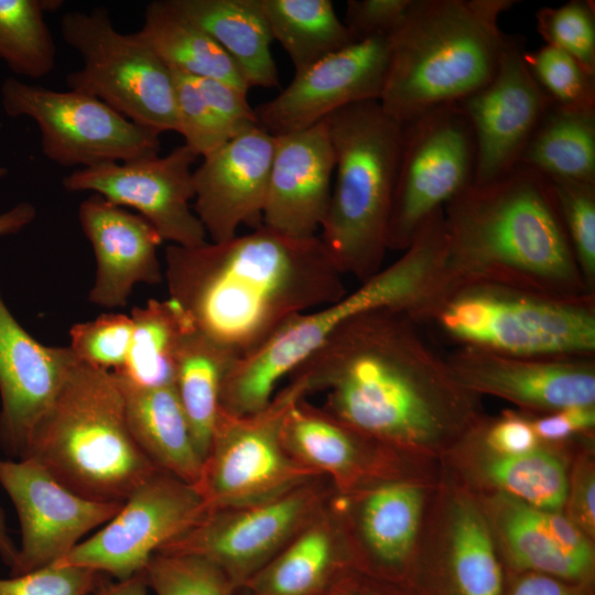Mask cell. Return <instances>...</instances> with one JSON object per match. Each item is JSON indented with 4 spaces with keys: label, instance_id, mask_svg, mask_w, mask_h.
I'll use <instances>...</instances> for the list:
<instances>
[{
    "label": "cell",
    "instance_id": "6da1fadb",
    "mask_svg": "<svg viewBox=\"0 0 595 595\" xmlns=\"http://www.w3.org/2000/svg\"><path fill=\"white\" fill-rule=\"evenodd\" d=\"M291 376L309 393L325 391L327 413L383 446L439 448L484 421L478 396L400 310L349 318Z\"/></svg>",
    "mask_w": 595,
    "mask_h": 595
},
{
    "label": "cell",
    "instance_id": "7a4b0ae2",
    "mask_svg": "<svg viewBox=\"0 0 595 595\" xmlns=\"http://www.w3.org/2000/svg\"><path fill=\"white\" fill-rule=\"evenodd\" d=\"M320 237L294 238L263 225L185 248L167 245L163 278L193 328L246 357L293 317L347 291Z\"/></svg>",
    "mask_w": 595,
    "mask_h": 595
},
{
    "label": "cell",
    "instance_id": "3957f363",
    "mask_svg": "<svg viewBox=\"0 0 595 595\" xmlns=\"http://www.w3.org/2000/svg\"><path fill=\"white\" fill-rule=\"evenodd\" d=\"M443 217L446 252L437 310L453 293L476 286L555 299L595 295L575 260L553 185L536 170L518 164L493 181L470 184L445 204Z\"/></svg>",
    "mask_w": 595,
    "mask_h": 595
},
{
    "label": "cell",
    "instance_id": "277c9868",
    "mask_svg": "<svg viewBox=\"0 0 595 595\" xmlns=\"http://www.w3.org/2000/svg\"><path fill=\"white\" fill-rule=\"evenodd\" d=\"M445 251L444 220L436 214L392 263L337 301L293 317L262 346L236 360L221 385L220 410L240 416L264 409L279 382L358 314L394 309L422 318L437 298Z\"/></svg>",
    "mask_w": 595,
    "mask_h": 595
},
{
    "label": "cell",
    "instance_id": "5b68a950",
    "mask_svg": "<svg viewBox=\"0 0 595 595\" xmlns=\"http://www.w3.org/2000/svg\"><path fill=\"white\" fill-rule=\"evenodd\" d=\"M515 0H412L390 33L379 99L404 125L485 87L498 67L506 34L498 25Z\"/></svg>",
    "mask_w": 595,
    "mask_h": 595
},
{
    "label": "cell",
    "instance_id": "8992f818",
    "mask_svg": "<svg viewBox=\"0 0 595 595\" xmlns=\"http://www.w3.org/2000/svg\"><path fill=\"white\" fill-rule=\"evenodd\" d=\"M22 458L73 493L106 504H123L160 470L129 431L118 378L79 360L35 424Z\"/></svg>",
    "mask_w": 595,
    "mask_h": 595
},
{
    "label": "cell",
    "instance_id": "52a82bcc",
    "mask_svg": "<svg viewBox=\"0 0 595 595\" xmlns=\"http://www.w3.org/2000/svg\"><path fill=\"white\" fill-rule=\"evenodd\" d=\"M335 153L331 201L318 236L338 271L367 280L382 269L403 136L379 100L326 118Z\"/></svg>",
    "mask_w": 595,
    "mask_h": 595
},
{
    "label": "cell",
    "instance_id": "ba28073f",
    "mask_svg": "<svg viewBox=\"0 0 595 595\" xmlns=\"http://www.w3.org/2000/svg\"><path fill=\"white\" fill-rule=\"evenodd\" d=\"M429 323L457 346L536 357H595V295L555 299L476 286L450 295Z\"/></svg>",
    "mask_w": 595,
    "mask_h": 595
},
{
    "label": "cell",
    "instance_id": "9c48e42d",
    "mask_svg": "<svg viewBox=\"0 0 595 595\" xmlns=\"http://www.w3.org/2000/svg\"><path fill=\"white\" fill-rule=\"evenodd\" d=\"M61 35L83 61L66 76L69 89L100 99L159 134L177 132L172 71L138 31L119 32L108 10L98 7L65 13Z\"/></svg>",
    "mask_w": 595,
    "mask_h": 595
},
{
    "label": "cell",
    "instance_id": "30bf717a",
    "mask_svg": "<svg viewBox=\"0 0 595 595\" xmlns=\"http://www.w3.org/2000/svg\"><path fill=\"white\" fill-rule=\"evenodd\" d=\"M307 393L305 382L292 376L289 385L257 413L238 416L219 410L195 486L207 511L264 502L320 476L295 461L282 441L288 411Z\"/></svg>",
    "mask_w": 595,
    "mask_h": 595
},
{
    "label": "cell",
    "instance_id": "8fae6325",
    "mask_svg": "<svg viewBox=\"0 0 595 595\" xmlns=\"http://www.w3.org/2000/svg\"><path fill=\"white\" fill-rule=\"evenodd\" d=\"M0 97L7 116L28 117L36 123L43 154L61 166L85 169L160 152L159 133L91 95L54 90L12 76L1 84Z\"/></svg>",
    "mask_w": 595,
    "mask_h": 595
},
{
    "label": "cell",
    "instance_id": "7c38bea8",
    "mask_svg": "<svg viewBox=\"0 0 595 595\" xmlns=\"http://www.w3.org/2000/svg\"><path fill=\"white\" fill-rule=\"evenodd\" d=\"M475 141L458 104L428 110L403 125L388 227V250H404L421 226L474 183Z\"/></svg>",
    "mask_w": 595,
    "mask_h": 595
},
{
    "label": "cell",
    "instance_id": "4fadbf2b",
    "mask_svg": "<svg viewBox=\"0 0 595 595\" xmlns=\"http://www.w3.org/2000/svg\"><path fill=\"white\" fill-rule=\"evenodd\" d=\"M207 508L197 488L158 470L89 539L55 564L73 565L129 578L144 569L162 547L194 526Z\"/></svg>",
    "mask_w": 595,
    "mask_h": 595
},
{
    "label": "cell",
    "instance_id": "5bb4252c",
    "mask_svg": "<svg viewBox=\"0 0 595 595\" xmlns=\"http://www.w3.org/2000/svg\"><path fill=\"white\" fill-rule=\"evenodd\" d=\"M316 479L264 502L207 511L158 552L204 555L240 589L324 511L325 489Z\"/></svg>",
    "mask_w": 595,
    "mask_h": 595
},
{
    "label": "cell",
    "instance_id": "9a60e30c",
    "mask_svg": "<svg viewBox=\"0 0 595 595\" xmlns=\"http://www.w3.org/2000/svg\"><path fill=\"white\" fill-rule=\"evenodd\" d=\"M197 156L185 145L164 156L152 155L76 169L62 180L67 192H93L147 219L163 241L185 248L201 246L207 235L191 207L192 165Z\"/></svg>",
    "mask_w": 595,
    "mask_h": 595
},
{
    "label": "cell",
    "instance_id": "2e32d148",
    "mask_svg": "<svg viewBox=\"0 0 595 595\" xmlns=\"http://www.w3.org/2000/svg\"><path fill=\"white\" fill-rule=\"evenodd\" d=\"M0 485L15 507L21 529L11 576L55 564L122 506L73 493L31 458L0 457Z\"/></svg>",
    "mask_w": 595,
    "mask_h": 595
},
{
    "label": "cell",
    "instance_id": "e0dca14e",
    "mask_svg": "<svg viewBox=\"0 0 595 595\" xmlns=\"http://www.w3.org/2000/svg\"><path fill=\"white\" fill-rule=\"evenodd\" d=\"M524 41L506 34L498 67L480 90L461 100L475 141L474 183L493 181L519 164L552 102L523 60Z\"/></svg>",
    "mask_w": 595,
    "mask_h": 595
},
{
    "label": "cell",
    "instance_id": "ac0fdd59",
    "mask_svg": "<svg viewBox=\"0 0 595 595\" xmlns=\"http://www.w3.org/2000/svg\"><path fill=\"white\" fill-rule=\"evenodd\" d=\"M388 62V36L357 41L295 74L278 96L258 105V126L282 136L307 129L346 106L379 100Z\"/></svg>",
    "mask_w": 595,
    "mask_h": 595
},
{
    "label": "cell",
    "instance_id": "d6986e66",
    "mask_svg": "<svg viewBox=\"0 0 595 595\" xmlns=\"http://www.w3.org/2000/svg\"><path fill=\"white\" fill-rule=\"evenodd\" d=\"M446 359L464 388L507 400L526 412L595 405V357L517 356L457 346Z\"/></svg>",
    "mask_w": 595,
    "mask_h": 595
},
{
    "label": "cell",
    "instance_id": "ffe728a7",
    "mask_svg": "<svg viewBox=\"0 0 595 595\" xmlns=\"http://www.w3.org/2000/svg\"><path fill=\"white\" fill-rule=\"evenodd\" d=\"M275 139L259 126L229 139L193 171V210L212 242L262 225Z\"/></svg>",
    "mask_w": 595,
    "mask_h": 595
},
{
    "label": "cell",
    "instance_id": "44dd1931",
    "mask_svg": "<svg viewBox=\"0 0 595 595\" xmlns=\"http://www.w3.org/2000/svg\"><path fill=\"white\" fill-rule=\"evenodd\" d=\"M77 360L69 347L33 338L0 293V445L7 454L22 458L35 424Z\"/></svg>",
    "mask_w": 595,
    "mask_h": 595
},
{
    "label": "cell",
    "instance_id": "7402d4cb",
    "mask_svg": "<svg viewBox=\"0 0 595 595\" xmlns=\"http://www.w3.org/2000/svg\"><path fill=\"white\" fill-rule=\"evenodd\" d=\"M274 139L262 225L294 238L316 237L328 209L335 171L326 118Z\"/></svg>",
    "mask_w": 595,
    "mask_h": 595
},
{
    "label": "cell",
    "instance_id": "603a6c76",
    "mask_svg": "<svg viewBox=\"0 0 595 595\" xmlns=\"http://www.w3.org/2000/svg\"><path fill=\"white\" fill-rule=\"evenodd\" d=\"M78 220L96 258L93 304L123 307L136 284L163 280L158 256L163 240L142 216L93 193L79 204Z\"/></svg>",
    "mask_w": 595,
    "mask_h": 595
},
{
    "label": "cell",
    "instance_id": "cb8c5ba5",
    "mask_svg": "<svg viewBox=\"0 0 595 595\" xmlns=\"http://www.w3.org/2000/svg\"><path fill=\"white\" fill-rule=\"evenodd\" d=\"M491 510L508 571L593 582L594 549L588 537L567 517L504 494L493 500Z\"/></svg>",
    "mask_w": 595,
    "mask_h": 595
},
{
    "label": "cell",
    "instance_id": "d4e9b609",
    "mask_svg": "<svg viewBox=\"0 0 595 595\" xmlns=\"http://www.w3.org/2000/svg\"><path fill=\"white\" fill-rule=\"evenodd\" d=\"M444 556L415 564L414 595H501L505 573L484 513L469 500L451 509Z\"/></svg>",
    "mask_w": 595,
    "mask_h": 595
},
{
    "label": "cell",
    "instance_id": "484cf974",
    "mask_svg": "<svg viewBox=\"0 0 595 595\" xmlns=\"http://www.w3.org/2000/svg\"><path fill=\"white\" fill-rule=\"evenodd\" d=\"M423 509L422 490L408 483H385L364 498L359 527L368 550L360 575L407 586Z\"/></svg>",
    "mask_w": 595,
    "mask_h": 595
},
{
    "label": "cell",
    "instance_id": "4316f807",
    "mask_svg": "<svg viewBox=\"0 0 595 595\" xmlns=\"http://www.w3.org/2000/svg\"><path fill=\"white\" fill-rule=\"evenodd\" d=\"M357 573L324 511L241 588L249 595H322Z\"/></svg>",
    "mask_w": 595,
    "mask_h": 595
},
{
    "label": "cell",
    "instance_id": "83f0119b",
    "mask_svg": "<svg viewBox=\"0 0 595 595\" xmlns=\"http://www.w3.org/2000/svg\"><path fill=\"white\" fill-rule=\"evenodd\" d=\"M229 56L248 87L273 88L279 75L260 0H170Z\"/></svg>",
    "mask_w": 595,
    "mask_h": 595
},
{
    "label": "cell",
    "instance_id": "f1b7e54d",
    "mask_svg": "<svg viewBox=\"0 0 595 595\" xmlns=\"http://www.w3.org/2000/svg\"><path fill=\"white\" fill-rule=\"evenodd\" d=\"M119 382L128 428L138 446L158 469L196 486L203 459L174 385L139 388Z\"/></svg>",
    "mask_w": 595,
    "mask_h": 595
},
{
    "label": "cell",
    "instance_id": "f546056e",
    "mask_svg": "<svg viewBox=\"0 0 595 595\" xmlns=\"http://www.w3.org/2000/svg\"><path fill=\"white\" fill-rule=\"evenodd\" d=\"M305 397L288 411L282 441L288 453L320 475L331 476L340 488L358 477L364 455L376 442L336 420Z\"/></svg>",
    "mask_w": 595,
    "mask_h": 595
},
{
    "label": "cell",
    "instance_id": "4dcf8cb0",
    "mask_svg": "<svg viewBox=\"0 0 595 595\" xmlns=\"http://www.w3.org/2000/svg\"><path fill=\"white\" fill-rule=\"evenodd\" d=\"M138 33L170 69L197 78L223 80L249 90L221 47L170 0H155L147 4L143 24Z\"/></svg>",
    "mask_w": 595,
    "mask_h": 595
},
{
    "label": "cell",
    "instance_id": "1f68e13d",
    "mask_svg": "<svg viewBox=\"0 0 595 595\" xmlns=\"http://www.w3.org/2000/svg\"><path fill=\"white\" fill-rule=\"evenodd\" d=\"M236 360L231 353L195 329L185 335L180 346L174 388L203 462L220 410L221 385Z\"/></svg>",
    "mask_w": 595,
    "mask_h": 595
},
{
    "label": "cell",
    "instance_id": "d6a6232c",
    "mask_svg": "<svg viewBox=\"0 0 595 595\" xmlns=\"http://www.w3.org/2000/svg\"><path fill=\"white\" fill-rule=\"evenodd\" d=\"M132 338L125 364L112 371L123 383L153 388L174 385L175 364L185 335L194 329L171 298L133 307Z\"/></svg>",
    "mask_w": 595,
    "mask_h": 595
},
{
    "label": "cell",
    "instance_id": "836d02e7",
    "mask_svg": "<svg viewBox=\"0 0 595 595\" xmlns=\"http://www.w3.org/2000/svg\"><path fill=\"white\" fill-rule=\"evenodd\" d=\"M519 164L550 181L595 184V110L552 105L530 138Z\"/></svg>",
    "mask_w": 595,
    "mask_h": 595
},
{
    "label": "cell",
    "instance_id": "e575fe53",
    "mask_svg": "<svg viewBox=\"0 0 595 595\" xmlns=\"http://www.w3.org/2000/svg\"><path fill=\"white\" fill-rule=\"evenodd\" d=\"M273 40L295 74L357 42L329 0H260Z\"/></svg>",
    "mask_w": 595,
    "mask_h": 595
},
{
    "label": "cell",
    "instance_id": "d590c367",
    "mask_svg": "<svg viewBox=\"0 0 595 595\" xmlns=\"http://www.w3.org/2000/svg\"><path fill=\"white\" fill-rule=\"evenodd\" d=\"M479 474L501 494L529 506L560 512L566 504L569 479L562 461L540 446L519 455L485 448Z\"/></svg>",
    "mask_w": 595,
    "mask_h": 595
},
{
    "label": "cell",
    "instance_id": "8d00e7d4",
    "mask_svg": "<svg viewBox=\"0 0 595 595\" xmlns=\"http://www.w3.org/2000/svg\"><path fill=\"white\" fill-rule=\"evenodd\" d=\"M60 0H0V60L18 76L40 79L56 61V46L44 14Z\"/></svg>",
    "mask_w": 595,
    "mask_h": 595
},
{
    "label": "cell",
    "instance_id": "74e56055",
    "mask_svg": "<svg viewBox=\"0 0 595 595\" xmlns=\"http://www.w3.org/2000/svg\"><path fill=\"white\" fill-rule=\"evenodd\" d=\"M142 574L155 595H236L239 591L215 562L192 552H156Z\"/></svg>",
    "mask_w": 595,
    "mask_h": 595
},
{
    "label": "cell",
    "instance_id": "f35d334b",
    "mask_svg": "<svg viewBox=\"0 0 595 595\" xmlns=\"http://www.w3.org/2000/svg\"><path fill=\"white\" fill-rule=\"evenodd\" d=\"M523 60L552 105L571 110H595V72L549 45L526 50Z\"/></svg>",
    "mask_w": 595,
    "mask_h": 595
},
{
    "label": "cell",
    "instance_id": "ab89813d",
    "mask_svg": "<svg viewBox=\"0 0 595 595\" xmlns=\"http://www.w3.org/2000/svg\"><path fill=\"white\" fill-rule=\"evenodd\" d=\"M537 30L545 45L559 48L595 72V4L593 0H571L544 7L537 13Z\"/></svg>",
    "mask_w": 595,
    "mask_h": 595
},
{
    "label": "cell",
    "instance_id": "60d3db41",
    "mask_svg": "<svg viewBox=\"0 0 595 595\" xmlns=\"http://www.w3.org/2000/svg\"><path fill=\"white\" fill-rule=\"evenodd\" d=\"M132 320L122 313H105L74 324L69 348L75 357L91 367L115 371L126 361L132 338Z\"/></svg>",
    "mask_w": 595,
    "mask_h": 595
},
{
    "label": "cell",
    "instance_id": "b9f144b4",
    "mask_svg": "<svg viewBox=\"0 0 595 595\" xmlns=\"http://www.w3.org/2000/svg\"><path fill=\"white\" fill-rule=\"evenodd\" d=\"M583 279L595 292V184L551 181Z\"/></svg>",
    "mask_w": 595,
    "mask_h": 595
},
{
    "label": "cell",
    "instance_id": "7bdbcfd3",
    "mask_svg": "<svg viewBox=\"0 0 595 595\" xmlns=\"http://www.w3.org/2000/svg\"><path fill=\"white\" fill-rule=\"evenodd\" d=\"M177 115V132L198 158H205L230 138L208 106L196 78L171 69Z\"/></svg>",
    "mask_w": 595,
    "mask_h": 595
},
{
    "label": "cell",
    "instance_id": "ee69618b",
    "mask_svg": "<svg viewBox=\"0 0 595 595\" xmlns=\"http://www.w3.org/2000/svg\"><path fill=\"white\" fill-rule=\"evenodd\" d=\"M101 575L86 567L52 564L0 578V595H90Z\"/></svg>",
    "mask_w": 595,
    "mask_h": 595
},
{
    "label": "cell",
    "instance_id": "f6af8a7d",
    "mask_svg": "<svg viewBox=\"0 0 595 595\" xmlns=\"http://www.w3.org/2000/svg\"><path fill=\"white\" fill-rule=\"evenodd\" d=\"M412 0H348L344 23L356 41L389 36Z\"/></svg>",
    "mask_w": 595,
    "mask_h": 595
},
{
    "label": "cell",
    "instance_id": "bcb514c9",
    "mask_svg": "<svg viewBox=\"0 0 595 595\" xmlns=\"http://www.w3.org/2000/svg\"><path fill=\"white\" fill-rule=\"evenodd\" d=\"M195 78L202 95L230 139L258 126L255 109L247 99L248 91L223 80Z\"/></svg>",
    "mask_w": 595,
    "mask_h": 595
},
{
    "label": "cell",
    "instance_id": "7dc6e473",
    "mask_svg": "<svg viewBox=\"0 0 595 595\" xmlns=\"http://www.w3.org/2000/svg\"><path fill=\"white\" fill-rule=\"evenodd\" d=\"M475 434L484 448L500 455H519L540 446L531 419L511 412L487 424L484 420Z\"/></svg>",
    "mask_w": 595,
    "mask_h": 595
},
{
    "label": "cell",
    "instance_id": "c3c4849f",
    "mask_svg": "<svg viewBox=\"0 0 595 595\" xmlns=\"http://www.w3.org/2000/svg\"><path fill=\"white\" fill-rule=\"evenodd\" d=\"M501 595H594L593 582H570L536 572L507 571Z\"/></svg>",
    "mask_w": 595,
    "mask_h": 595
},
{
    "label": "cell",
    "instance_id": "681fc988",
    "mask_svg": "<svg viewBox=\"0 0 595 595\" xmlns=\"http://www.w3.org/2000/svg\"><path fill=\"white\" fill-rule=\"evenodd\" d=\"M531 422L540 441H564L594 429L595 405L561 409L536 418Z\"/></svg>",
    "mask_w": 595,
    "mask_h": 595
},
{
    "label": "cell",
    "instance_id": "f907efd6",
    "mask_svg": "<svg viewBox=\"0 0 595 595\" xmlns=\"http://www.w3.org/2000/svg\"><path fill=\"white\" fill-rule=\"evenodd\" d=\"M595 480L591 467L581 468L574 484L567 491V519L572 521L588 538L595 530Z\"/></svg>",
    "mask_w": 595,
    "mask_h": 595
},
{
    "label": "cell",
    "instance_id": "816d5d0a",
    "mask_svg": "<svg viewBox=\"0 0 595 595\" xmlns=\"http://www.w3.org/2000/svg\"><path fill=\"white\" fill-rule=\"evenodd\" d=\"M36 208L30 202H20L0 214V237L14 235L32 224Z\"/></svg>",
    "mask_w": 595,
    "mask_h": 595
},
{
    "label": "cell",
    "instance_id": "f5cc1de1",
    "mask_svg": "<svg viewBox=\"0 0 595 595\" xmlns=\"http://www.w3.org/2000/svg\"><path fill=\"white\" fill-rule=\"evenodd\" d=\"M149 587L142 572L116 582L100 581L90 595H148Z\"/></svg>",
    "mask_w": 595,
    "mask_h": 595
},
{
    "label": "cell",
    "instance_id": "db71d44e",
    "mask_svg": "<svg viewBox=\"0 0 595 595\" xmlns=\"http://www.w3.org/2000/svg\"><path fill=\"white\" fill-rule=\"evenodd\" d=\"M359 586L361 595H414L407 586L361 575Z\"/></svg>",
    "mask_w": 595,
    "mask_h": 595
},
{
    "label": "cell",
    "instance_id": "11a10c76",
    "mask_svg": "<svg viewBox=\"0 0 595 595\" xmlns=\"http://www.w3.org/2000/svg\"><path fill=\"white\" fill-rule=\"evenodd\" d=\"M17 555L18 548L14 545L8 533L6 517L0 508V556L4 564L11 567L17 559Z\"/></svg>",
    "mask_w": 595,
    "mask_h": 595
},
{
    "label": "cell",
    "instance_id": "9f6ffc18",
    "mask_svg": "<svg viewBox=\"0 0 595 595\" xmlns=\"http://www.w3.org/2000/svg\"><path fill=\"white\" fill-rule=\"evenodd\" d=\"M360 574L351 573L322 595H361Z\"/></svg>",
    "mask_w": 595,
    "mask_h": 595
},
{
    "label": "cell",
    "instance_id": "6f0895ef",
    "mask_svg": "<svg viewBox=\"0 0 595 595\" xmlns=\"http://www.w3.org/2000/svg\"><path fill=\"white\" fill-rule=\"evenodd\" d=\"M0 128H1V122H0ZM7 173H8V170L0 164V178L6 176Z\"/></svg>",
    "mask_w": 595,
    "mask_h": 595
},
{
    "label": "cell",
    "instance_id": "680465c9",
    "mask_svg": "<svg viewBox=\"0 0 595 595\" xmlns=\"http://www.w3.org/2000/svg\"><path fill=\"white\" fill-rule=\"evenodd\" d=\"M236 595H249L245 589L240 588Z\"/></svg>",
    "mask_w": 595,
    "mask_h": 595
}]
</instances>
